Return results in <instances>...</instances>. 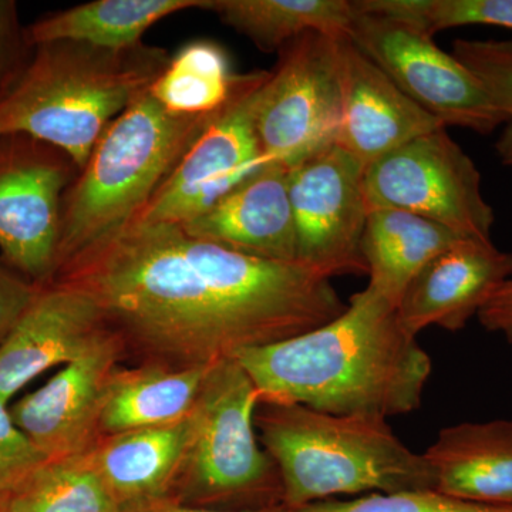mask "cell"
<instances>
[{"instance_id": "cell-1", "label": "cell", "mask_w": 512, "mask_h": 512, "mask_svg": "<svg viewBox=\"0 0 512 512\" xmlns=\"http://www.w3.org/2000/svg\"><path fill=\"white\" fill-rule=\"evenodd\" d=\"M52 282L89 296L127 355L174 369L295 338L348 308L332 279L301 262L244 254L171 224H128Z\"/></svg>"}, {"instance_id": "cell-2", "label": "cell", "mask_w": 512, "mask_h": 512, "mask_svg": "<svg viewBox=\"0 0 512 512\" xmlns=\"http://www.w3.org/2000/svg\"><path fill=\"white\" fill-rule=\"evenodd\" d=\"M259 403L301 404L336 416L389 419L421 406L431 359L397 318V308L365 288L326 325L234 357Z\"/></svg>"}, {"instance_id": "cell-3", "label": "cell", "mask_w": 512, "mask_h": 512, "mask_svg": "<svg viewBox=\"0 0 512 512\" xmlns=\"http://www.w3.org/2000/svg\"><path fill=\"white\" fill-rule=\"evenodd\" d=\"M170 59L164 47L144 42L121 50L67 40L33 46L0 99V136L45 141L82 168L107 127L150 90Z\"/></svg>"}, {"instance_id": "cell-4", "label": "cell", "mask_w": 512, "mask_h": 512, "mask_svg": "<svg viewBox=\"0 0 512 512\" xmlns=\"http://www.w3.org/2000/svg\"><path fill=\"white\" fill-rule=\"evenodd\" d=\"M255 427L278 468L285 507L370 491L434 490L426 457L404 446L382 417L336 416L301 404L259 403Z\"/></svg>"}, {"instance_id": "cell-5", "label": "cell", "mask_w": 512, "mask_h": 512, "mask_svg": "<svg viewBox=\"0 0 512 512\" xmlns=\"http://www.w3.org/2000/svg\"><path fill=\"white\" fill-rule=\"evenodd\" d=\"M211 117L170 113L147 92L107 127L64 194L56 274L146 207Z\"/></svg>"}, {"instance_id": "cell-6", "label": "cell", "mask_w": 512, "mask_h": 512, "mask_svg": "<svg viewBox=\"0 0 512 512\" xmlns=\"http://www.w3.org/2000/svg\"><path fill=\"white\" fill-rule=\"evenodd\" d=\"M258 404L254 383L237 360L210 367L192 410L190 444L168 498L218 511L284 505L278 468L256 436Z\"/></svg>"}, {"instance_id": "cell-7", "label": "cell", "mask_w": 512, "mask_h": 512, "mask_svg": "<svg viewBox=\"0 0 512 512\" xmlns=\"http://www.w3.org/2000/svg\"><path fill=\"white\" fill-rule=\"evenodd\" d=\"M369 212L393 208L436 222L464 238L491 241L495 215L481 174L446 127L414 138L365 170Z\"/></svg>"}, {"instance_id": "cell-8", "label": "cell", "mask_w": 512, "mask_h": 512, "mask_svg": "<svg viewBox=\"0 0 512 512\" xmlns=\"http://www.w3.org/2000/svg\"><path fill=\"white\" fill-rule=\"evenodd\" d=\"M339 36L303 33L279 50L255 111L266 163L291 168L335 143L342 114Z\"/></svg>"}, {"instance_id": "cell-9", "label": "cell", "mask_w": 512, "mask_h": 512, "mask_svg": "<svg viewBox=\"0 0 512 512\" xmlns=\"http://www.w3.org/2000/svg\"><path fill=\"white\" fill-rule=\"evenodd\" d=\"M355 5L349 39L441 126L490 134L508 120L481 84L434 36L410 23L366 12Z\"/></svg>"}, {"instance_id": "cell-10", "label": "cell", "mask_w": 512, "mask_h": 512, "mask_svg": "<svg viewBox=\"0 0 512 512\" xmlns=\"http://www.w3.org/2000/svg\"><path fill=\"white\" fill-rule=\"evenodd\" d=\"M79 171L69 154L45 141L0 136V252L33 284L55 278L63 198Z\"/></svg>"}, {"instance_id": "cell-11", "label": "cell", "mask_w": 512, "mask_h": 512, "mask_svg": "<svg viewBox=\"0 0 512 512\" xmlns=\"http://www.w3.org/2000/svg\"><path fill=\"white\" fill-rule=\"evenodd\" d=\"M268 74H241L231 100L212 114L167 180L128 224L183 225L269 165L255 128L256 104Z\"/></svg>"}, {"instance_id": "cell-12", "label": "cell", "mask_w": 512, "mask_h": 512, "mask_svg": "<svg viewBox=\"0 0 512 512\" xmlns=\"http://www.w3.org/2000/svg\"><path fill=\"white\" fill-rule=\"evenodd\" d=\"M296 261L332 279L367 275L365 167L329 144L288 168Z\"/></svg>"}, {"instance_id": "cell-13", "label": "cell", "mask_w": 512, "mask_h": 512, "mask_svg": "<svg viewBox=\"0 0 512 512\" xmlns=\"http://www.w3.org/2000/svg\"><path fill=\"white\" fill-rule=\"evenodd\" d=\"M126 355L123 342L109 329L83 356L10 409L16 426L47 460L92 450L100 439L107 387Z\"/></svg>"}, {"instance_id": "cell-14", "label": "cell", "mask_w": 512, "mask_h": 512, "mask_svg": "<svg viewBox=\"0 0 512 512\" xmlns=\"http://www.w3.org/2000/svg\"><path fill=\"white\" fill-rule=\"evenodd\" d=\"M109 329L99 306L83 292L57 282L39 286L0 343V399L9 403L46 370L79 359Z\"/></svg>"}, {"instance_id": "cell-15", "label": "cell", "mask_w": 512, "mask_h": 512, "mask_svg": "<svg viewBox=\"0 0 512 512\" xmlns=\"http://www.w3.org/2000/svg\"><path fill=\"white\" fill-rule=\"evenodd\" d=\"M338 50L342 114L333 144L365 170L414 138L444 127L407 97L348 35L339 36Z\"/></svg>"}, {"instance_id": "cell-16", "label": "cell", "mask_w": 512, "mask_h": 512, "mask_svg": "<svg viewBox=\"0 0 512 512\" xmlns=\"http://www.w3.org/2000/svg\"><path fill=\"white\" fill-rule=\"evenodd\" d=\"M512 278V254L493 241L463 238L414 276L397 306V318L417 338L431 326L466 328L505 281Z\"/></svg>"}, {"instance_id": "cell-17", "label": "cell", "mask_w": 512, "mask_h": 512, "mask_svg": "<svg viewBox=\"0 0 512 512\" xmlns=\"http://www.w3.org/2000/svg\"><path fill=\"white\" fill-rule=\"evenodd\" d=\"M190 237L269 261H296V231L288 168L269 164L225 192L194 220L180 225Z\"/></svg>"}, {"instance_id": "cell-18", "label": "cell", "mask_w": 512, "mask_h": 512, "mask_svg": "<svg viewBox=\"0 0 512 512\" xmlns=\"http://www.w3.org/2000/svg\"><path fill=\"white\" fill-rule=\"evenodd\" d=\"M423 456L433 470L434 491L512 507V419L446 427Z\"/></svg>"}, {"instance_id": "cell-19", "label": "cell", "mask_w": 512, "mask_h": 512, "mask_svg": "<svg viewBox=\"0 0 512 512\" xmlns=\"http://www.w3.org/2000/svg\"><path fill=\"white\" fill-rule=\"evenodd\" d=\"M192 431L187 419L100 437L84 454L119 507L168 497L183 464Z\"/></svg>"}, {"instance_id": "cell-20", "label": "cell", "mask_w": 512, "mask_h": 512, "mask_svg": "<svg viewBox=\"0 0 512 512\" xmlns=\"http://www.w3.org/2000/svg\"><path fill=\"white\" fill-rule=\"evenodd\" d=\"M210 367L174 369L153 363H140L133 369L120 366L107 387L100 437L187 419Z\"/></svg>"}, {"instance_id": "cell-21", "label": "cell", "mask_w": 512, "mask_h": 512, "mask_svg": "<svg viewBox=\"0 0 512 512\" xmlns=\"http://www.w3.org/2000/svg\"><path fill=\"white\" fill-rule=\"evenodd\" d=\"M464 237L412 212L380 208L369 212L362 255L369 291L399 306L403 293L434 256Z\"/></svg>"}, {"instance_id": "cell-22", "label": "cell", "mask_w": 512, "mask_h": 512, "mask_svg": "<svg viewBox=\"0 0 512 512\" xmlns=\"http://www.w3.org/2000/svg\"><path fill=\"white\" fill-rule=\"evenodd\" d=\"M208 0H96L49 13L26 26L29 46L43 43H86L121 50L141 45L157 22L190 9H207Z\"/></svg>"}, {"instance_id": "cell-23", "label": "cell", "mask_w": 512, "mask_h": 512, "mask_svg": "<svg viewBox=\"0 0 512 512\" xmlns=\"http://www.w3.org/2000/svg\"><path fill=\"white\" fill-rule=\"evenodd\" d=\"M205 10L264 53H279L303 33L348 35L356 12L349 0H208Z\"/></svg>"}, {"instance_id": "cell-24", "label": "cell", "mask_w": 512, "mask_h": 512, "mask_svg": "<svg viewBox=\"0 0 512 512\" xmlns=\"http://www.w3.org/2000/svg\"><path fill=\"white\" fill-rule=\"evenodd\" d=\"M241 74L232 70L227 50L214 40L185 43L150 87L151 96L174 114L208 116L231 100Z\"/></svg>"}, {"instance_id": "cell-25", "label": "cell", "mask_w": 512, "mask_h": 512, "mask_svg": "<svg viewBox=\"0 0 512 512\" xmlns=\"http://www.w3.org/2000/svg\"><path fill=\"white\" fill-rule=\"evenodd\" d=\"M9 512H120L86 456L47 460L8 497Z\"/></svg>"}, {"instance_id": "cell-26", "label": "cell", "mask_w": 512, "mask_h": 512, "mask_svg": "<svg viewBox=\"0 0 512 512\" xmlns=\"http://www.w3.org/2000/svg\"><path fill=\"white\" fill-rule=\"evenodd\" d=\"M366 12L410 23L430 36L461 26L512 29V0H356Z\"/></svg>"}, {"instance_id": "cell-27", "label": "cell", "mask_w": 512, "mask_h": 512, "mask_svg": "<svg viewBox=\"0 0 512 512\" xmlns=\"http://www.w3.org/2000/svg\"><path fill=\"white\" fill-rule=\"evenodd\" d=\"M288 508V507H286ZM289 512H512V507L471 503L439 491L373 493L353 500H326L288 508Z\"/></svg>"}, {"instance_id": "cell-28", "label": "cell", "mask_w": 512, "mask_h": 512, "mask_svg": "<svg viewBox=\"0 0 512 512\" xmlns=\"http://www.w3.org/2000/svg\"><path fill=\"white\" fill-rule=\"evenodd\" d=\"M453 56L476 77L495 109L512 121V39H457Z\"/></svg>"}, {"instance_id": "cell-29", "label": "cell", "mask_w": 512, "mask_h": 512, "mask_svg": "<svg viewBox=\"0 0 512 512\" xmlns=\"http://www.w3.org/2000/svg\"><path fill=\"white\" fill-rule=\"evenodd\" d=\"M47 458L16 426L8 403L0 399V495L9 497Z\"/></svg>"}, {"instance_id": "cell-30", "label": "cell", "mask_w": 512, "mask_h": 512, "mask_svg": "<svg viewBox=\"0 0 512 512\" xmlns=\"http://www.w3.org/2000/svg\"><path fill=\"white\" fill-rule=\"evenodd\" d=\"M15 0H0V99L18 79L32 53Z\"/></svg>"}, {"instance_id": "cell-31", "label": "cell", "mask_w": 512, "mask_h": 512, "mask_svg": "<svg viewBox=\"0 0 512 512\" xmlns=\"http://www.w3.org/2000/svg\"><path fill=\"white\" fill-rule=\"evenodd\" d=\"M37 292L39 285L23 278L8 266L0 265V343L22 318Z\"/></svg>"}, {"instance_id": "cell-32", "label": "cell", "mask_w": 512, "mask_h": 512, "mask_svg": "<svg viewBox=\"0 0 512 512\" xmlns=\"http://www.w3.org/2000/svg\"><path fill=\"white\" fill-rule=\"evenodd\" d=\"M477 318L485 329L501 333L507 342L512 343V278L490 296Z\"/></svg>"}, {"instance_id": "cell-33", "label": "cell", "mask_w": 512, "mask_h": 512, "mask_svg": "<svg viewBox=\"0 0 512 512\" xmlns=\"http://www.w3.org/2000/svg\"><path fill=\"white\" fill-rule=\"evenodd\" d=\"M120 512H289L285 505L279 507L265 508V510L254 511H218L208 510V508L190 507L177 503L168 497L153 498V500L138 501V503L124 505Z\"/></svg>"}, {"instance_id": "cell-34", "label": "cell", "mask_w": 512, "mask_h": 512, "mask_svg": "<svg viewBox=\"0 0 512 512\" xmlns=\"http://www.w3.org/2000/svg\"><path fill=\"white\" fill-rule=\"evenodd\" d=\"M495 151L501 163L512 168V121L505 124L503 133L495 143Z\"/></svg>"}, {"instance_id": "cell-35", "label": "cell", "mask_w": 512, "mask_h": 512, "mask_svg": "<svg viewBox=\"0 0 512 512\" xmlns=\"http://www.w3.org/2000/svg\"><path fill=\"white\" fill-rule=\"evenodd\" d=\"M0 512H9L8 498H0Z\"/></svg>"}, {"instance_id": "cell-36", "label": "cell", "mask_w": 512, "mask_h": 512, "mask_svg": "<svg viewBox=\"0 0 512 512\" xmlns=\"http://www.w3.org/2000/svg\"><path fill=\"white\" fill-rule=\"evenodd\" d=\"M0 498H8V497H2V495H0Z\"/></svg>"}]
</instances>
